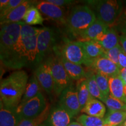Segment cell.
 I'll return each instance as SVG.
<instances>
[{
    "label": "cell",
    "instance_id": "6da1fadb",
    "mask_svg": "<svg viewBox=\"0 0 126 126\" xmlns=\"http://www.w3.org/2000/svg\"><path fill=\"white\" fill-rule=\"evenodd\" d=\"M28 82V74L23 70L12 72L1 80L0 96L4 106L8 108H16L21 102Z\"/></svg>",
    "mask_w": 126,
    "mask_h": 126
},
{
    "label": "cell",
    "instance_id": "7a4b0ae2",
    "mask_svg": "<svg viewBox=\"0 0 126 126\" xmlns=\"http://www.w3.org/2000/svg\"><path fill=\"white\" fill-rule=\"evenodd\" d=\"M24 24V22L22 21L1 25L0 58L3 65L8 68L14 67L18 60L16 49Z\"/></svg>",
    "mask_w": 126,
    "mask_h": 126
},
{
    "label": "cell",
    "instance_id": "3957f363",
    "mask_svg": "<svg viewBox=\"0 0 126 126\" xmlns=\"http://www.w3.org/2000/svg\"><path fill=\"white\" fill-rule=\"evenodd\" d=\"M95 13L86 5H78L71 9L66 19L67 29L73 36L79 37L96 20Z\"/></svg>",
    "mask_w": 126,
    "mask_h": 126
},
{
    "label": "cell",
    "instance_id": "277c9868",
    "mask_svg": "<svg viewBox=\"0 0 126 126\" xmlns=\"http://www.w3.org/2000/svg\"><path fill=\"white\" fill-rule=\"evenodd\" d=\"M88 3L94 8L97 19L109 27L114 26L123 10L122 2L116 0L94 1Z\"/></svg>",
    "mask_w": 126,
    "mask_h": 126
},
{
    "label": "cell",
    "instance_id": "5b68a950",
    "mask_svg": "<svg viewBox=\"0 0 126 126\" xmlns=\"http://www.w3.org/2000/svg\"><path fill=\"white\" fill-rule=\"evenodd\" d=\"M49 68L54 82V92L57 95H60L63 91L72 84V79L68 74L63 65L60 57H49L45 61Z\"/></svg>",
    "mask_w": 126,
    "mask_h": 126
},
{
    "label": "cell",
    "instance_id": "8992f818",
    "mask_svg": "<svg viewBox=\"0 0 126 126\" xmlns=\"http://www.w3.org/2000/svg\"><path fill=\"white\" fill-rule=\"evenodd\" d=\"M54 53L61 55L70 62L86 67H91L92 63L88 60L84 48L79 41L64 40V43L60 48L54 47Z\"/></svg>",
    "mask_w": 126,
    "mask_h": 126
},
{
    "label": "cell",
    "instance_id": "52a82bcc",
    "mask_svg": "<svg viewBox=\"0 0 126 126\" xmlns=\"http://www.w3.org/2000/svg\"><path fill=\"white\" fill-rule=\"evenodd\" d=\"M39 28L24 24L20 32V42L25 57L29 64H35L37 55V36Z\"/></svg>",
    "mask_w": 126,
    "mask_h": 126
},
{
    "label": "cell",
    "instance_id": "ba28073f",
    "mask_svg": "<svg viewBox=\"0 0 126 126\" xmlns=\"http://www.w3.org/2000/svg\"><path fill=\"white\" fill-rule=\"evenodd\" d=\"M47 106L46 99L42 93L24 103L19 104L16 111L22 120L38 117L45 111Z\"/></svg>",
    "mask_w": 126,
    "mask_h": 126
},
{
    "label": "cell",
    "instance_id": "9c48e42d",
    "mask_svg": "<svg viewBox=\"0 0 126 126\" xmlns=\"http://www.w3.org/2000/svg\"><path fill=\"white\" fill-rule=\"evenodd\" d=\"M56 35L54 30L51 28L44 27L40 28L37 36V55L36 64H40L46 56L54 45Z\"/></svg>",
    "mask_w": 126,
    "mask_h": 126
},
{
    "label": "cell",
    "instance_id": "30bf717a",
    "mask_svg": "<svg viewBox=\"0 0 126 126\" xmlns=\"http://www.w3.org/2000/svg\"><path fill=\"white\" fill-rule=\"evenodd\" d=\"M60 96L59 106L66 110L72 117L81 111L78 92L72 83L63 91Z\"/></svg>",
    "mask_w": 126,
    "mask_h": 126
},
{
    "label": "cell",
    "instance_id": "8fae6325",
    "mask_svg": "<svg viewBox=\"0 0 126 126\" xmlns=\"http://www.w3.org/2000/svg\"><path fill=\"white\" fill-rule=\"evenodd\" d=\"M36 8L47 18L58 23L65 25L67 18H65V12L61 7L55 5L47 1H42L37 4Z\"/></svg>",
    "mask_w": 126,
    "mask_h": 126
},
{
    "label": "cell",
    "instance_id": "7c38bea8",
    "mask_svg": "<svg viewBox=\"0 0 126 126\" xmlns=\"http://www.w3.org/2000/svg\"><path fill=\"white\" fill-rule=\"evenodd\" d=\"M72 117L60 106L50 110L46 120L42 126H68Z\"/></svg>",
    "mask_w": 126,
    "mask_h": 126
},
{
    "label": "cell",
    "instance_id": "4fadbf2b",
    "mask_svg": "<svg viewBox=\"0 0 126 126\" xmlns=\"http://www.w3.org/2000/svg\"><path fill=\"white\" fill-rule=\"evenodd\" d=\"M34 75L38 80L41 87L47 94H51L54 91V82L47 64L42 63L36 68Z\"/></svg>",
    "mask_w": 126,
    "mask_h": 126
},
{
    "label": "cell",
    "instance_id": "5bb4252c",
    "mask_svg": "<svg viewBox=\"0 0 126 126\" xmlns=\"http://www.w3.org/2000/svg\"><path fill=\"white\" fill-rule=\"evenodd\" d=\"M34 2L31 1H25L18 7L12 9L7 15L0 17L1 25L12 23H17L22 22L26 11L30 7L33 6Z\"/></svg>",
    "mask_w": 126,
    "mask_h": 126
},
{
    "label": "cell",
    "instance_id": "9a60e30c",
    "mask_svg": "<svg viewBox=\"0 0 126 126\" xmlns=\"http://www.w3.org/2000/svg\"><path fill=\"white\" fill-rule=\"evenodd\" d=\"M91 68L109 77L118 76L120 74L117 65L105 57H100L94 60Z\"/></svg>",
    "mask_w": 126,
    "mask_h": 126
},
{
    "label": "cell",
    "instance_id": "2e32d148",
    "mask_svg": "<svg viewBox=\"0 0 126 126\" xmlns=\"http://www.w3.org/2000/svg\"><path fill=\"white\" fill-rule=\"evenodd\" d=\"M109 27L96 19V21L82 33L79 37L81 39L80 42L85 41H95L97 42L107 32Z\"/></svg>",
    "mask_w": 126,
    "mask_h": 126
},
{
    "label": "cell",
    "instance_id": "e0dca14e",
    "mask_svg": "<svg viewBox=\"0 0 126 126\" xmlns=\"http://www.w3.org/2000/svg\"><path fill=\"white\" fill-rule=\"evenodd\" d=\"M21 121L16 109L6 108L1 102L0 126H17Z\"/></svg>",
    "mask_w": 126,
    "mask_h": 126
},
{
    "label": "cell",
    "instance_id": "ac0fdd59",
    "mask_svg": "<svg viewBox=\"0 0 126 126\" xmlns=\"http://www.w3.org/2000/svg\"><path fill=\"white\" fill-rule=\"evenodd\" d=\"M55 54L60 57L66 71L72 79L79 81L82 79L86 78V72L81 65H78L68 61L64 57L58 53H55Z\"/></svg>",
    "mask_w": 126,
    "mask_h": 126
},
{
    "label": "cell",
    "instance_id": "d6986e66",
    "mask_svg": "<svg viewBox=\"0 0 126 126\" xmlns=\"http://www.w3.org/2000/svg\"><path fill=\"white\" fill-rule=\"evenodd\" d=\"M81 111L88 116L103 118L106 113V108L100 100L92 97Z\"/></svg>",
    "mask_w": 126,
    "mask_h": 126
},
{
    "label": "cell",
    "instance_id": "ffe728a7",
    "mask_svg": "<svg viewBox=\"0 0 126 126\" xmlns=\"http://www.w3.org/2000/svg\"><path fill=\"white\" fill-rule=\"evenodd\" d=\"M110 94L126 104V97L124 92V82L119 75L109 77Z\"/></svg>",
    "mask_w": 126,
    "mask_h": 126
},
{
    "label": "cell",
    "instance_id": "44dd1931",
    "mask_svg": "<svg viewBox=\"0 0 126 126\" xmlns=\"http://www.w3.org/2000/svg\"><path fill=\"white\" fill-rule=\"evenodd\" d=\"M81 42L87 58L92 63V65L94 60L100 57H103L105 50L97 42L93 40Z\"/></svg>",
    "mask_w": 126,
    "mask_h": 126
},
{
    "label": "cell",
    "instance_id": "7402d4cb",
    "mask_svg": "<svg viewBox=\"0 0 126 126\" xmlns=\"http://www.w3.org/2000/svg\"><path fill=\"white\" fill-rule=\"evenodd\" d=\"M119 37L114 29H109L105 33L98 41L99 45L105 51H108L119 45Z\"/></svg>",
    "mask_w": 126,
    "mask_h": 126
},
{
    "label": "cell",
    "instance_id": "603a6c76",
    "mask_svg": "<svg viewBox=\"0 0 126 126\" xmlns=\"http://www.w3.org/2000/svg\"><path fill=\"white\" fill-rule=\"evenodd\" d=\"M40 93V85L35 75H33L28 81L26 90L20 104H22L33 98Z\"/></svg>",
    "mask_w": 126,
    "mask_h": 126
},
{
    "label": "cell",
    "instance_id": "cb8c5ba5",
    "mask_svg": "<svg viewBox=\"0 0 126 126\" xmlns=\"http://www.w3.org/2000/svg\"><path fill=\"white\" fill-rule=\"evenodd\" d=\"M77 91L78 92L79 101L80 106L82 110L85 106L86 103L90 100V99L92 97L88 89L86 78L79 80L78 85H77Z\"/></svg>",
    "mask_w": 126,
    "mask_h": 126
},
{
    "label": "cell",
    "instance_id": "d4e9b609",
    "mask_svg": "<svg viewBox=\"0 0 126 126\" xmlns=\"http://www.w3.org/2000/svg\"><path fill=\"white\" fill-rule=\"evenodd\" d=\"M24 22L30 26L42 25L44 18L41 15L40 11L34 6H32L28 9L23 19Z\"/></svg>",
    "mask_w": 126,
    "mask_h": 126
},
{
    "label": "cell",
    "instance_id": "484cf974",
    "mask_svg": "<svg viewBox=\"0 0 126 126\" xmlns=\"http://www.w3.org/2000/svg\"><path fill=\"white\" fill-rule=\"evenodd\" d=\"M86 80H87L88 89L91 96L94 98L98 99L103 102L106 98L103 96L97 85L95 74L92 72L86 73Z\"/></svg>",
    "mask_w": 126,
    "mask_h": 126
},
{
    "label": "cell",
    "instance_id": "4316f807",
    "mask_svg": "<svg viewBox=\"0 0 126 126\" xmlns=\"http://www.w3.org/2000/svg\"><path fill=\"white\" fill-rule=\"evenodd\" d=\"M126 120V111H109L104 118L105 124L119 126Z\"/></svg>",
    "mask_w": 126,
    "mask_h": 126
},
{
    "label": "cell",
    "instance_id": "83f0119b",
    "mask_svg": "<svg viewBox=\"0 0 126 126\" xmlns=\"http://www.w3.org/2000/svg\"><path fill=\"white\" fill-rule=\"evenodd\" d=\"M50 111V108L48 105H47L45 111L38 117L32 119L22 120L17 126H42L47 120Z\"/></svg>",
    "mask_w": 126,
    "mask_h": 126
},
{
    "label": "cell",
    "instance_id": "f1b7e54d",
    "mask_svg": "<svg viewBox=\"0 0 126 126\" xmlns=\"http://www.w3.org/2000/svg\"><path fill=\"white\" fill-rule=\"evenodd\" d=\"M77 122L83 126H104L105 124L104 118H99L94 116L82 114L77 119Z\"/></svg>",
    "mask_w": 126,
    "mask_h": 126
},
{
    "label": "cell",
    "instance_id": "f546056e",
    "mask_svg": "<svg viewBox=\"0 0 126 126\" xmlns=\"http://www.w3.org/2000/svg\"><path fill=\"white\" fill-rule=\"evenodd\" d=\"M103 102L106 104L109 111H126V104L122 100L112 96L110 94L105 99Z\"/></svg>",
    "mask_w": 126,
    "mask_h": 126
},
{
    "label": "cell",
    "instance_id": "4dcf8cb0",
    "mask_svg": "<svg viewBox=\"0 0 126 126\" xmlns=\"http://www.w3.org/2000/svg\"><path fill=\"white\" fill-rule=\"evenodd\" d=\"M95 76L97 85L103 96L106 98L110 94L109 77L99 72H96V73L95 74Z\"/></svg>",
    "mask_w": 126,
    "mask_h": 126
},
{
    "label": "cell",
    "instance_id": "1f68e13d",
    "mask_svg": "<svg viewBox=\"0 0 126 126\" xmlns=\"http://www.w3.org/2000/svg\"><path fill=\"white\" fill-rule=\"evenodd\" d=\"M122 50V48L119 44L117 46L108 50V51H105L103 57L113 61L118 66L119 65V56Z\"/></svg>",
    "mask_w": 126,
    "mask_h": 126
},
{
    "label": "cell",
    "instance_id": "d6a6232c",
    "mask_svg": "<svg viewBox=\"0 0 126 126\" xmlns=\"http://www.w3.org/2000/svg\"><path fill=\"white\" fill-rule=\"evenodd\" d=\"M25 0H9L8 4L2 10L0 11V17H2L8 14L12 9L18 7L24 2Z\"/></svg>",
    "mask_w": 126,
    "mask_h": 126
},
{
    "label": "cell",
    "instance_id": "836d02e7",
    "mask_svg": "<svg viewBox=\"0 0 126 126\" xmlns=\"http://www.w3.org/2000/svg\"><path fill=\"white\" fill-rule=\"evenodd\" d=\"M115 26L121 33H122L123 35H126V8L123 10L122 13L115 24Z\"/></svg>",
    "mask_w": 126,
    "mask_h": 126
},
{
    "label": "cell",
    "instance_id": "e575fe53",
    "mask_svg": "<svg viewBox=\"0 0 126 126\" xmlns=\"http://www.w3.org/2000/svg\"><path fill=\"white\" fill-rule=\"evenodd\" d=\"M46 1L47 2L51 3L60 7L70 5L74 3V1H71V0H46Z\"/></svg>",
    "mask_w": 126,
    "mask_h": 126
},
{
    "label": "cell",
    "instance_id": "d590c367",
    "mask_svg": "<svg viewBox=\"0 0 126 126\" xmlns=\"http://www.w3.org/2000/svg\"><path fill=\"white\" fill-rule=\"evenodd\" d=\"M119 67L120 70L126 68V54L123 50H122L119 56Z\"/></svg>",
    "mask_w": 126,
    "mask_h": 126
},
{
    "label": "cell",
    "instance_id": "8d00e7d4",
    "mask_svg": "<svg viewBox=\"0 0 126 126\" xmlns=\"http://www.w3.org/2000/svg\"><path fill=\"white\" fill-rule=\"evenodd\" d=\"M119 40L123 50L126 54V35H122L120 36Z\"/></svg>",
    "mask_w": 126,
    "mask_h": 126
},
{
    "label": "cell",
    "instance_id": "74e56055",
    "mask_svg": "<svg viewBox=\"0 0 126 126\" xmlns=\"http://www.w3.org/2000/svg\"><path fill=\"white\" fill-rule=\"evenodd\" d=\"M9 0H1L0 1V11L2 10L8 4Z\"/></svg>",
    "mask_w": 126,
    "mask_h": 126
},
{
    "label": "cell",
    "instance_id": "f35d334b",
    "mask_svg": "<svg viewBox=\"0 0 126 126\" xmlns=\"http://www.w3.org/2000/svg\"><path fill=\"white\" fill-rule=\"evenodd\" d=\"M119 76L124 81V79L126 78V68H124L120 70Z\"/></svg>",
    "mask_w": 126,
    "mask_h": 126
},
{
    "label": "cell",
    "instance_id": "ab89813d",
    "mask_svg": "<svg viewBox=\"0 0 126 126\" xmlns=\"http://www.w3.org/2000/svg\"><path fill=\"white\" fill-rule=\"evenodd\" d=\"M68 126H83L81 123L78 122H71Z\"/></svg>",
    "mask_w": 126,
    "mask_h": 126
},
{
    "label": "cell",
    "instance_id": "60d3db41",
    "mask_svg": "<svg viewBox=\"0 0 126 126\" xmlns=\"http://www.w3.org/2000/svg\"><path fill=\"white\" fill-rule=\"evenodd\" d=\"M119 126H126V120L125 122H124V123H123L121 124V125H120Z\"/></svg>",
    "mask_w": 126,
    "mask_h": 126
},
{
    "label": "cell",
    "instance_id": "b9f144b4",
    "mask_svg": "<svg viewBox=\"0 0 126 126\" xmlns=\"http://www.w3.org/2000/svg\"><path fill=\"white\" fill-rule=\"evenodd\" d=\"M124 84H126V78L124 79Z\"/></svg>",
    "mask_w": 126,
    "mask_h": 126
},
{
    "label": "cell",
    "instance_id": "7bdbcfd3",
    "mask_svg": "<svg viewBox=\"0 0 126 126\" xmlns=\"http://www.w3.org/2000/svg\"><path fill=\"white\" fill-rule=\"evenodd\" d=\"M104 126H110V125H107V124H106V125H105Z\"/></svg>",
    "mask_w": 126,
    "mask_h": 126
}]
</instances>
